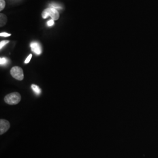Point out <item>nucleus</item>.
I'll return each mask as SVG.
<instances>
[{"label":"nucleus","instance_id":"1","mask_svg":"<svg viewBox=\"0 0 158 158\" xmlns=\"http://www.w3.org/2000/svg\"><path fill=\"white\" fill-rule=\"evenodd\" d=\"M21 99V96L19 93L15 92L7 94L4 98V101L6 104L10 105H15L18 104Z\"/></svg>","mask_w":158,"mask_h":158},{"label":"nucleus","instance_id":"2","mask_svg":"<svg viewBox=\"0 0 158 158\" xmlns=\"http://www.w3.org/2000/svg\"><path fill=\"white\" fill-rule=\"evenodd\" d=\"M48 16H50L53 20H57L59 18V13L56 9L53 8H46L42 13V17L44 19H46Z\"/></svg>","mask_w":158,"mask_h":158},{"label":"nucleus","instance_id":"3","mask_svg":"<svg viewBox=\"0 0 158 158\" xmlns=\"http://www.w3.org/2000/svg\"><path fill=\"white\" fill-rule=\"evenodd\" d=\"M12 76L18 80H23L24 77L23 72L22 68L18 66H14L11 70Z\"/></svg>","mask_w":158,"mask_h":158},{"label":"nucleus","instance_id":"4","mask_svg":"<svg viewBox=\"0 0 158 158\" xmlns=\"http://www.w3.org/2000/svg\"><path fill=\"white\" fill-rule=\"evenodd\" d=\"M10 128L9 121L6 119H1L0 120V134L2 135L6 132Z\"/></svg>","mask_w":158,"mask_h":158},{"label":"nucleus","instance_id":"5","mask_svg":"<svg viewBox=\"0 0 158 158\" xmlns=\"http://www.w3.org/2000/svg\"><path fill=\"white\" fill-rule=\"evenodd\" d=\"M30 46L32 52H34V53L37 55H40L42 53V48H41L40 45L38 42H33L31 44Z\"/></svg>","mask_w":158,"mask_h":158},{"label":"nucleus","instance_id":"6","mask_svg":"<svg viewBox=\"0 0 158 158\" xmlns=\"http://www.w3.org/2000/svg\"><path fill=\"white\" fill-rule=\"evenodd\" d=\"M7 22V18L6 15L3 14H0V26L1 27L4 26Z\"/></svg>","mask_w":158,"mask_h":158},{"label":"nucleus","instance_id":"7","mask_svg":"<svg viewBox=\"0 0 158 158\" xmlns=\"http://www.w3.org/2000/svg\"><path fill=\"white\" fill-rule=\"evenodd\" d=\"M31 88L32 90L34 91L35 93H36L37 95H39L41 93V90L40 87L36 85H32L31 86Z\"/></svg>","mask_w":158,"mask_h":158},{"label":"nucleus","instance_id":"8","mask_svg":"<svg viewBox=\"0 0 158 158\" xmlns=\"http://www.w3.org/2000/svg\"><path fill=\"white\" fill-rule=\"evenodd\" d=\"M6 6V2L4 0H0V11H2L4 9Z\"/></svg>","mask_w":158,"mask_h":158},{"label":"nucleus","instance_id":"9","mask_svg":"<svg viewBox=\"0 0 158 158\" xmlns=\"http://www.w3.org/2000/svg\"><path fill=\"white\" fill-rule=\"evenodd\" d=\"M8 62V60L6 57H1L0 59V64L1 65H5Z\"/></svg>","mask_w":158,"mask_h":158},{"label":"nucleus","instance_id":"10","mask_svg":"<svg viewBox=\"0 0 158 158\" xmlns=\"http://www.w3.org/2000/svg\"><path fill=\"white\" fill-rule=\"evenodd\" d=\"M9 43V41L8 40H2L0 42V49H1L4 46L6 45L7 44Z\"/></svg>","mask_w":158,"mask_h":158},{"label":"nucleus","instance_id":"11","mask_svg":"<svg viewBox=\"0 0 158 158\" xmlns=\"http://www.w3.org/2000/svg\"><path fill=\"white\" fill-rule=\"evenodd\" d=\"M32 54H30V55H29L28 57L26 59V60H25V63H28L30 62V60H31V58H32Z\"/></svg>","mask_w":158,"mask_h":158},{"label":"nucleus","instance_id":"12","mask_svg":"<svg viewBox=\"0 0 158 158\" xmlns=\"http://www.w3.org/2000/svg\"><path fill=\"white\" fill-rule=\"evenodd\" d=\"M0 36H3V37H8V36H11V34H7V33H6V32H2V33L0 34Z\"/></svg>","mask_w":158,"mask_h":158},{"label":"nucleus","instance_id":"13","mask_svg":"<svg viewBox=\"0 0 158 158\" xmlns=\"http://www.w3.org/2000/svg\"><path fill=\"white\" fill-rule=\"evenodd\" d=\"M54 20H53V19H51L50 21H49L48 22V26H49V27H51V26H53V25H54Z\"/></svg>","mask_w":158,"mask_h":158}]
</instances>
